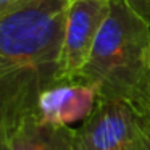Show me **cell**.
<instances>
[{"label":"cell","instance_id":"cell-3","mask_svg":"<svg viewBox=\"0 0 150 150\" xmlns=\"http://www.w3.org/2000/svg\"><path fill=\"white\" fill-rule=\"evenodd\" d=\"M136 113L126 102L98 97L92 113L74 127L73 150H129Z\"/></svg>","mask_w":150,"mask_h":150},{"label":"cell","instance_id":"cell-6","mask_svg":"<svg viewBox=\"0 0 150 150\" xmlns=\"http://www.w3.org/2000/svg\"><path fill=\"white\" fill-rule=\"evenodd\" d=\"M129 150H150V115L136 113L129 139Z\"/></svg>","mask_w":150,"mask_h":150},{"label":"cell","instance_id":"cell-4","mask_svg":"<svg viewBox=\"0 0 150 150\" xmlns=\"http://www.w3.org/2000/svg\"><path fill=\"white\" fill-rule=\"evenodd\" d=\"M98 100V94L92 86L78 81L60 82L45 89L37 102V115L42 121L60 126H69L84 121Z\"/></svg>","mask_w":150,"mask_h":150},{"label":"cell","instance_id":"cell-2","mask_svg":"<svg viewBox=\"0 0 150 150\" xmlns=\"http://www.w3.org/2000/svg\"><path fill=\"white\" fill-rule=\"evenodd\" d=\"M111 0H68L58 66V84L78 78L87 63Z\"/></svg>","mask_w":150,"mask_h":150},{"label":"cell","instance_id":"cell-10","mask_svg":"<svg viewBox=\"0 0 150 150\" xmlns=\"http://www.w3.org/2000/svg\"><path fill=\"white\" fill-rule=\"evenodd\" d=\"M142 113H147V115H150V105L147 107V110H145V111H142Z\"/></svg>","mask_w":150,"mask_h":150},{"label":"cell","instance_id":"cell-1","mask_svg":"<svg viewBox=\"0 0 150 150\" xmlns=\"http://www.w3.org/2000/svg\"><path fill=\"white\" fill-rule=\"evenodd\" d=\"M100 98L129 103L139 113L150 105V24L126 0H111L87 63L78 78Z\"/></svg>","mask_w":150,"mask_h":150},{"label":"cell","instance_id":"cell-7","mask_svg":"<svg viewBox=\"0 0 150 150\" xmlns=\"http://www.w3.org/2000/svg\"><path fill=\"white\" fill-rule=\"evenodd\" d=\"M36 2H39V0H0V16L18 11L24 7L36 4Z\"/></svg>","mask_w":150,"mask_h":150},{"label":"cell","instance_id":"cell-5","mask_svg":"<svg viewBox=\"0 0 150 150\" xmlns=\"http://www.w3.org/2000/svg\"><path fill=\"white\" fill-rule=\"evenodd\" d=\"M11 150H73L74 127L42 121L39 115L24 118L7 136Z\"/></svg>","mask_w":150,"mask_h":150},{"label":"cell","instance_id":"cell-8","mask_svg":"<svg viewBox=\"0 0 150 150\" xmlns=\"http://www.w3.org/2000/svg\"><path fill=\"white\" fill-rule=\"evenodd\" d=\"M129 7L150 24V0H126Z\"/></svg>","mask_w":150,"mask_h":150},{"label":"cell","instance_id":"cell-9","mask_svg":"<svg viewBox=\"0 0 150 150\" xmlns=\"http://www.w3.org/2000/svg\"><path fill=\"white\" fill-rule=\"evenodd\" d=\"M0 150H11V149H10V145H8L7 137L2 136V134H0Z\"/></svg>","mask_w":150,"mask_h":150}]
</instances>
